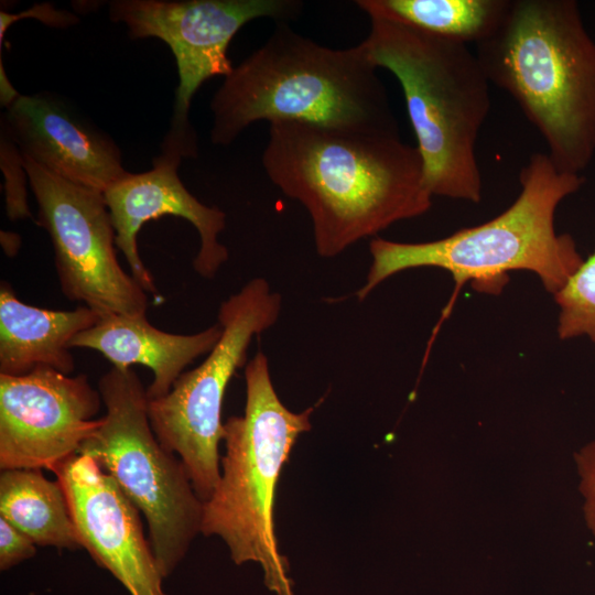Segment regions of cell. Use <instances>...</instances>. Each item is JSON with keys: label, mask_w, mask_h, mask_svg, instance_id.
<instances>
[{"label": "cell", "mask_w": 595, "mask_h": 595, "mask_svg": "<svg viewBox=\"0 0 595 595\" xmlns=\"http://www.w3.org/2000/svg\"><path fill=\"white\" fill-rule=\"evenodd\" d=\"M262 165L307 210L323 258L432 206L420 152L399 134L273 122Z\"/></svg>", "instance_id": "cell-1"}, {"label": "cell", "mask_w": 595, "mask_h": 595, "mask_svg": "<svg viewBox=\"0 0 595 595\" xmlns=\"http://www.w3.org/2000/svg\"><path fill=\"white\" fill-rule=\"evenodd\" d=\"M377 68L363 42L332 48L277 22L215 91L210 140L227 147L261 120L399 134Z\"/></svg>", "instance_id": "cell-2"}, {"label": "cell", "mask_w": 595, "mask_h": 595, "mask_svg": "<svg viewBox=\"0 0 595 595\" xmlns=\"http://www.w3.org/2000/svg\"><path fill=\"white\" fill-rule=\"evenodd\" d=\"M489 80L544 139L552 163L581 174L595 156V41L574 0H510L476 44Z\"/></svg>", "instance_id": "cell-3"}, {"label": "cell", "mask_w": 595, "mask_h": 595, "mask_svg": "<svg viewBox=\"0 0 595 595\" xmlns=\"http://www.w3.org/2000/svg\"><path fill=\"white\" fill-rule=\"evenodd\" d=\"M519 181L515 202L484 224L424 242L374 238L369 244L372 262L357 299L365 300L389 277L420 267L446 270L457 285L472 282L474 289L488 293L502 289L507 272L531 271L554 295L583 262L573 237L556 232L555 212L585 178L560 171L548 153L537 152Z\"/></svg>", "instance_id": "cell-4"}, {"label": "cell", "mask_w": 595, "mask_h": 595, "mask_svg": "<svg viewBox=\"0 0 595 595\" xmlns=\"http://www.w3.org/2000/svg\"><path fill=\"white\" fill-rule=\"evenodd\" d=\"M363 41L377 67L399 80L432 196L477 203L476 143L490 108L489 80L466 44L370 14Z\"/></svg>", "instance_id": "cell-5"}, {"label": "cell", "mask_w": 595, "mask_h": 595, "mask_svg": "<svg viewBox=\"0 0 595 595\" xmlns=\"http://www.w3.org/2000/svg\"><path fill=\"white\" fill-rule=\"evenodd\" d=\"M245 413L224 423L220 479L204 502L201 532L223 539L236 564L259 563L269 591L293 595L289 562L274 533L273 504L281 469L299 435L311 429L313 408L296 413L281 402L262 351L245 366Z\"/></svg>", "instance_id": "cell-6"}, {"label": "cell", "mask_w": 595, "mask_h": 595, "mask_svg": "<svg viewBox=\"0 0 595 595\" xmlns=\"http://www.w3.org/2000/svg\"><path fill=\"white\" fill-rule=\"evenodd\" d=\"M106 413L78 454L88 455L144 516L163 577L173 573L201 532L204 502L175 454L156 439L148 397L132 368H111L98 381Z\"/></svg>", "instance_id": "cell-7"}, {"label": "cell", "mask_w": 595, "mask_h": 595, "mask_svg": "<svg viewBox=\"0 0 595 595\" xmlns=\"http://www.w3.org/2000/svg\"><path fill=\"white\" fill-rule=\"evenodd\" d=\"M281 306V295L266 279L248 281L220 304L217 322L223 333L203 363L184 371L164 397L148 399L156 439L181 459L203 502L220 479L218 450L224 436L221 405L227 386L245 366L252 338L277 322Z\"/></svg>", "instance_id": "cell-8"}, {"label": "cell", "mask_w": 595, "mask_h": 595, "mask_svg": "<svg viewBox=\"0 0 595 595\" xmlns=\"http://www.w3.org/2000/svg\"><path fill=\"white\" fill-rule=\"evenodd\" d=\"M112 22L123 23L132 39L156 37L171 48L177 66L171 126L161 152L196 158V132L190 109L199 87L215 76H228L234 66L228 46L248 22L270 18L290 22L302 12L298 0H113Z\"/></svg>", "instance_id": "cell-9"}, {"label": "cell", "mask_w": 595, "mask_h": 595, "mask_svg": "<svg viewBox=\"0 0 595 595\" xmlns=\"http://www.w3.org/2000/svg\"><path fill=\"white\" fill-rule=\"evenodd\" d=\"M21 156L37 204L36 221L50 235L65 298L84 303L100 317L147 314V292L117 259L116 232L104 193Z\"/></svg>", "instance_id": "cell-10"}, {"label": "cell", "mask_w": 595, "mask_h": 595, "mask_svg": "<svg viewBox=\"0 0 595 595\" xmlns=\"http://www.w3.org/2000/svg\"><path fill=\"white\" fill-rule=\"evenodd\" d=\"M101 402L84 374L0 375V468L53 472L99 428Z\"/></svg>", "instance_id": "cell-11"}, {"label": "cell", "mask_w": 595, "mask_h": 595, "mask_svg": "<svg viewBox=\"0 0 595 595\" xmlns=\"http://www.w3.org/2000/svg\"><path fill=\"white\" fill-rule=\"evenodd\" d=\"M53 473L61 484L82 548L130 595H166L140 511L88 455L76 454Z\"/></svg>", "instance_id": "cell-12"}, {"label": "cell", "mask_w": 595, "mask_h": 595, "mask_svg": "<svg viewBox=\"0 0 595 595\" xmlns=\"http://www.w3.org/2000/svg\"><path fill=\"white\" fill-rule=\"evenodd\" d=\"M182 160L161 152L154 158L151 170L128 172L104 193L116 232V247L125 256L136 281L145 292L155 295L154 280L138 249V234L147 221L171 215L191 223L199 236L193 267L205 279H213L229 256L219 241V234L226 227V214L201 203L188 192L177 174Z\"/></svg>", "instance_id": "cell-13"}, {"label": "cell", "mask_w": 595, "mask_h": 595, "mask_svg": "<svg viewBox=\"0 0 595 595\" xmlns=\"http://www.w3.org/2000/svg\"><path fill=\"white\" fill-rule=\"evenodd\" d=\"M4 108L1 133L52 173L102 193L128 173L116 142L60 95L19 94Z\"/></svg>", "instance_id": "cell-14"}, {"label": "cell", "mask_w": 595, "mask_h": 595, "mask_svg": "<svg viewBox=\"0 0 595 595\" xmlns=\"http://www.w3.org/2000/svg\"><path fill=\"white\" fill-rule=\"evenodd\" d=\"M221 333L219 322L202 332L183 335L152 326L145 314H112L76 335L69 347L98 351L113 368H131L136 364L148 367L153 374L147 388L151 400L167 394L184 369L214 348Z\"/></svg>", "instance_id": "cell-15"}, {"label": "cell", "mask_w": 595, "mask_h": 595, "mask_svg": "<svg viewBox=\"0 0 595 595\" xmlns=\"http://www.w3.org/2000/svg\"><path fill=\"white\" fill-rule=\"evenodd\" d=\"M99 320L85 305L54 311L26 304L8 282L1 281L0 375L23 376L39 368L71 375L75 369L71 342Z\"/></svg>", "instance_id": "cell-16"}, {"label": "cell", "mask_w": 595, "mask_h": 595, "mask_svg": "<svg viewBox=\"0 0 595 595\" xmlns=\"http://www.w3.org/2000/svg\"><path fill=\"white\" fill-rule=\"evenodd\" d=\"M0 517L36 545L75 550L82 542L65 493L41 469H4L0 475Z\"/></svg>", "instance_id": "cell-17"}, {"label": "cell", "mask_w": 595, "mask_h": 595, "mask_svg": "<svg viewBox=\"0 0 595 595\" xmlns=\"http://www.w3.org/2000/svg\"><path fill=\"white\" fill-rule=\"evenodd\" d=\"M356 4L367 15L468 45L478 44L497 30L510 0H358Z\"/></svg>", "instance_id": "cell-18"}, {"label": "cell", "mask_w": 595, "mask_h": 595, "mask_svg": "<svg viewBox=\"0 0 595 595\" xmlns=\"http://www.w3.org/2000/svg\"><path fill=\"white\" fill-rule=\"evenodd\" d=\"M553 296L560 309L559 337L586 336L595 343V250Z\"/></svg>", "instance_id": "cell-19"}, {"label": "cell", "mask_w": 595, "mask_h": 595, "mask_svg": "<svg viewBox=\"0 0 595 595\" xmlns=\"http://www.w3.org/2000/svg\"><path fill=\"white\" fill-rule=\"evenodd\" d=\"M1 167L6 178V209L11 220L32 217L26 202L25 173L15 144L1 133Z\"/></svg>", "instance_id": "cell-20"}, {"label": "cell", "mask_w": 595, "mask_h": 595, "mask_svg": "<svg viewBox=\"0 0 595 595\" xmlns=\"http://www.w3.org/2000/svg\"><path fill=\"white\" fill-rule=\"evenodd\" d=\"M578 488L583 497V515L586 526L595 538V440L575 454Z\"/></svg>", "instance_id": "cell-21"}, {"label": "cell", "mask_w": 595, "mask_h": 595, "mask_svg": "<svg viewBox=\"0 0 595 595\" xmlns=\"http://www.w3.org/2000/svg\"><path fill=\"white\" fill-rule=\"evenodd\" d=\"M35 543L0 517V570L6 571L36 553Z\"/></svg>", "instance_id": "cell-22"}, {"label": "cell", "mask_w": 595, "mask_h": 595, "mask_svg": "<svg viewBox=\"0 0 595 595\" xmlns=\"http://www.w3.org/2000/svg\"><path fill=\"white\" fill-rule=\"evenodd\" d=\"M24 18H36L41 22L54 26V28H67L78 22V18L72 12L64 10H56L50 3H42L33 6L32 8L19 12L9 13L7 11L0 12V50L2 48L3 37L9 26Z\"/></svg>", "instance_id": "cell-23"}]
</instances>
